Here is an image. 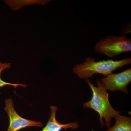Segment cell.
<instances>
[{
    "label": "cell",
    "instance_id": "1",
    "mask_svg": "<svg viewBox=\"0 0 131 131\" xmlns=\"http://www.w3.org/2000/svg\"><path fill=\"white\" fill-rule=\"evenodd\" d=\"M86 80L92 91V96L90 100L83 103V106L93 109L98 114L102 127H104V119L106 126L110 128L112 118H115L120 112L115 110L111 106L108 100L109 94L100 80H96L97 86H94L89 80Z\"/></svg>",
    "mask_w": 131,
    "mask_h": 131
},
{
    "label": "cell",
    "instance_id": "2",
    "mask_svg": "<svg viewBox=\"0 0 131 131\" xmlns=\"http://www.w3.org/2000/svg\"><path fill=\"white\" fill-rule=\"evenodd\" d=\"M131 63V57L118 61L108 59L96 62L94 58L88 57L85 59L84 62L75 65L73 71L80 78L89 80L96 74H101L105 77L112 74L118 68Z\"/></svg>",
    "mask_w": 131,
    "mask_h": 131
},
{
    "label": "cell",
    "instance_id": "3",
    "mask_svg": "<svg viewBox=\"0 0 131 131\" xmlns=\"http://www.w3.org/2000/svg\"><path fill=\"white\" fill-rule=\"evenodd\" d=\"M95 49L101 55L104 54L112 58L123 52L131 51V40L125 35H110L98 41L95 45Z\"/></svg>",
    "mask_w": 131,
    "mask_h": 131
},
{
    "label": "cell",
    "instance_id": "4",
    "mask_svg": "<svg viewBox=\"0 0 131 131\" xmlns=\"http://www.w3.org/2000/svg\"><path fill=\"white\" fill-rule=\"evenodd\" d=\"M4 110L9 117V124L7 131H18L29 127L43 126L42 122L26 119L20 116L15 109L13 102L11 98L6 99Z\"/></svg>",
    "mask_w": 131,
    "mask_h": 131
},
{
    "label": "cell",
    "instance_id": "5",
    "mask_svg": "<svg viewBox=\"0 0 131 131\" xmlns=\"http://www.w3.org/2000/svg\"><path fill=\"white\" fill-rule=\"evenodd\" d=\"M101 82L106 90H119L128 93L127 86L131 81V69L117 74H111L101 78Z\"/></svg>",
    "mask_w": 131,
    "mask_h": 131
},
{
    "label": "cell",
    "instance_id": "6",
    "mask_svg": "<svg viewBox=\"0 0 131 131\" xmlns=\"http://www.w3.org/2000/svg\"><path fill=\"white\" fill-rule=\"evenodd\" d=\"M50 116L45 126L41 131H61L62 130L71 129H75L79 127L77 122H71L63 124L59 123L56 118L57 107L51 106Z\"/></svg>",
    "mask_w": 131,
    "mask_h": 131
},
{
    "label": "cell",
    "instance_id": "7",
    "mask_svg": "<svg viewBox=\"0 0 131 131\" xmlns=\"http://www.w3.org/2000/svg\"><path fill=\"white\" fill-rule=\"evenodd\" d=\"M114 125L105 131H131L130 117L121 115L119 114L115 117Z\"/></svg>",
    "mask_w": 131,
    "mask_h": 131
},
{
    "label": "cell",
    "instance_id": "8",
    "mask_svg": "<svg viewBox=\"0 0 131 131\" xmlns=\"http://www.w3.org/2000/svg\"><path fill=\"white\" fill-rule=\"evenodd\" d=\"M10 67H11V66H10V63H3L0 62V88L5 87L7 85L13 86L15 88H16L18 86L27 88V86L25 84H23V83L17 84V83H9L4 81L3 80H2L1 78V73L2 71L6 69H9Z\"/></svg>",
    "mask_w": 131,
    "mask_h": 131
}]
</instances>
